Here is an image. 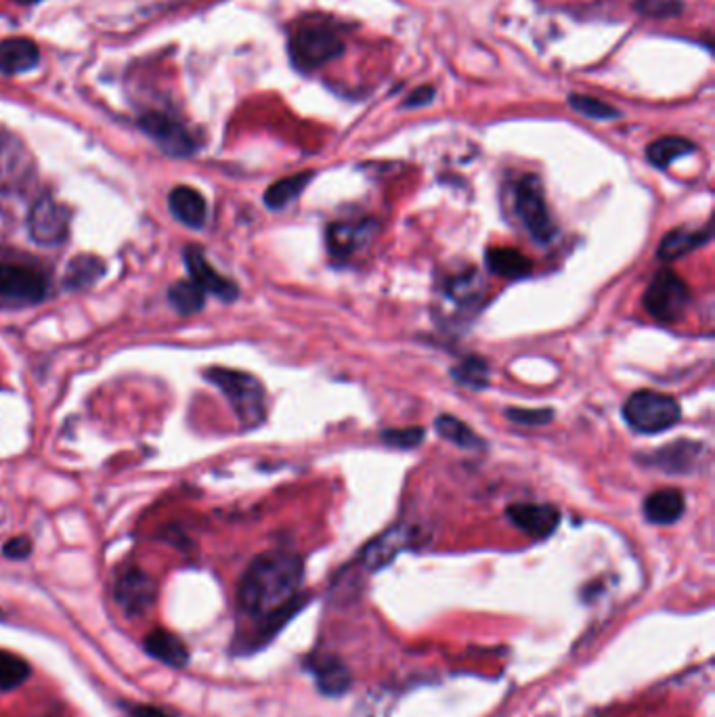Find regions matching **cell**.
I'll use <instances>...</instances> for the list:
<instances>
[{
    "mask_svg": "<svg viewBox=\"0 0 715 717\" xmlns=\"http://www.w3.org/2000/svg\"><path fill=\"white\" fill-rule=\"evenodd\" d=\"M451 376L455 382L464 384L472 390H483L489 386V365L483 357H466L458 365L451 367Z\"/></svg>",
    "mask_w": 715,
    "mask_h": 717,
    "instance_id": "f1b7e54d",
    "label": "cell"
},
{
    "mask_svg": "<svg viewBox=\"0 0 715 717\" xmlns=\"http://www.w3.org/2000/svg\"><path fill=\"white\" fill-rule=\"evenodd\" d=\"M305 564L292 552H265L256 556L246 569L237 600L242 611L254 619H286L290 606L296 602Z\"/></svg>",
    "mask_w": 715,
    "mask_h": 717,
    "instance_id": "6da1fadb",
    "label": "cell"
},
{
    "mask_svg": "<svg viewBox=\"0 0 715 717\" xmlns=\"http://www.w3.org/2000/svg\"><path fill=\"white\" fill-rule=\"evenodd\" d=\"M185 265H187V269L191 273V279L206 294H212V296L221 298L225 302H233L237 296H240V290H237V286L233 284V281L223 277L219 271H216L208 263L206 254L200 248H195V246L185 248Z\"/></svg>",
    "mask_w": 715,
    "mask_h": 717,
    "instance_id": "4fadbf2b",
    "label": "cell"
},
{
    "mask_svg": "<svg viewBox=\"0 0 715 717\" xmlns=\"http://www.w3.org/2000/svg\"><path fill=\"white\" fill-rule=\"evenodd\" d=\"M168 206L170 212L175 219L191 229H200L206 223L208 216V208H206V200L200 191H195L193 187H185L179 185L170 191L168 198Z\"/></svg>",
    "mask_w": 715,
    "mask_h": 717,
    "instance_id": "ac0fdd59",
    "label": "cell"
},
{
    "mask_svg": "<svg viewBox=\"0 0 715 717\" xmlns=\"http://www.w3.org/2000/svg\"><path fill=\"white\" fill-rule=\"evenodd\" d=\"M506 418L520 426H546L554 420V411L548 407L541 409H523V407H508Z\"/></svg>",
    "mask_w": 715,
    "mask_h": 717,
    "instance_id": "836d02e7",
    "label": "cell"
},
{
    "mask_svg": "<svg viewBox=\"0 0 715 717\" xmlns=\"http://www.w3.org/2000/svg\"><path fill=\"white\" fill-rule=\"evenodd\" d=\"M15 3H19V5H34V3H40V0H15Z\"/></svg>",
    "mask_w": 715,
    "mask_h": 717,
    "instance_id": "74e56055",
    "label": "cell"
},
{
    "mask_svg": "<svg viewBox=\"0 0 715 717\" xmlns=\"http://www.w3.org/2000/svg\"><path fill=\"white\" fill-rule=\"evenodd\" d=\"M642 508H644V516L648 523L667 527V525L678 523V520L682 518L684 508H686V499H684V493L678 489H659L644 499Z\"/></svg>",
    "mask_w": 715,
    "mask_h": 717,
    "instance_id": "2e32d148",
    "label": "cell"
},
{
    "mask_svg": "<svg viewBox=\"0 0 715 717\" xmlns=\"http://www.w3.org/2000/svg\"><path fill=\"white\" fill-rule=\"evenodd\" d=\"M139 126L166 151V154L177 158H185L193 154L195 145L187 130L183 128V124H179L175 118L154 112V114H145L139 120Z\"/></svg>",
    "mask_w": 715,
    "mask_h": 717,
    "instance_id": "8fae6325",
    "label": "cell"
},
{
    "mask_svg": "<svg viewBox=\"0 0 715 717\" xmlns=\"http://www.w3.org/2000/svg\"><path fill=\"white\" fill-rule=\"evenodd\" d=\"M435 95H437L435 86H430V84L418 86V89L403 101V107H405V110H409V107H424V105L432 103V99H435Z\"/></svg>",
    "mask_w": 715,
    "mask_h": 717,
    "instance_id": "d590c367",
    "label": "cell"
},
{
    "mask_svg": "<svg viewBox=\"0 0 715 717\" xmlns=\"http://www.w3.org/2000/svg\"><path fill=\"white\" fill-rule=\"evenodd\" d=\"M688 302V286L674 271H659L642 296L644 311L659 323H674L682 319Z\"/></svg>",
    "mask_w": 715,
    "mask_h": 717,
    "instance_id": "8992f818",
    "label": "cell"
},
{
    "mask_svg": "<svg viewBox=\"0 0 715 717\" xmlns=\"http://www.w3.org/2000/svg\"><path fill=\"white\" fill-rule=\"evenodd\" d=\"M103 273H105V265L101 258L91 254H80L72 260L68 269H65L63 286L74 292L89 290L103 277Z\"/></svg>",
    "mask_w": 715,
    "mask_h": 717,
    "instance_id": "7402d4cb",
    "label": "cell"
},
{
    "mask_svg": "<svg viewBox=\"0 0 715 717\" xmlns=\"http://www.w3.org/2000/svg\"><path fill=\"white\" fill-rule=\"evenodd\" d=\"M426 437L424 428L420 426H409V428H397V430H384L380 434V439L384 441V445L388 447H397V449H414L418 447Z\"/></svg>",
    "mask_w": 715,
    "mask_h": 717,
    "instance_id": "d6a6232c",
    "label": "cell"
},
{
    "mask_svg": "<svg viewBox=\"0 0 715 717\" xmlns=\"http://www.w3.org/2000/svg\"><path fill=\"white\" fill-rule=\"evenodd\" d=\"M435 428L439 432V437L458 445L462 449H481L483 447V439L476 434L468 424H464L462 420L453 418V416H439L435 420Z\"/></svg>",
    "mask_w": 715,
    "mask_h": 717,
    "instance_id": "484cf974",
    "label": "cell"
},
{
    "mask_svg": "<svg viewBox=\"0 0 715 717\" xmlns=\"http://www.w3.org/2000/svg\"><path fill=\"white\" fill-rule=\"evenodd\" d=\"M30 676H32V669H30L28 661L0 650V690L3 692L15 690L24 684Z\"/></svg>",
    "mask_w": 715,
    "mask_h": 717,
    "instance_id": "f546056e",
    "label": "cell"
},
{
    "mask_svg": "<svg viewBox=\"0 0 715 717\" xmlns=\"http://www.w3.org/2000/svg\"><path fill=\"white\" fill-rule=\"evenodd\" d=\"M483 290H485L483 279L474 269L455 275V277H449L445 281V296L451 302L458 304V307H464V309L474 307V304H479V300L483 296Z\"/></svg>",
    "mask_w": 715,
    "mask_h": 717,
    "instance_id": "d4e9b609",
    "label": "cell"
},
{
    "mask_svg": "<svg viewBox=\"0 0 715 717\" xmlns=\"http://www.w3.org/2000/svg\"><path fill=\"white\" fill-rule=\"evenodd\" d=\"M45 294L47 279L38 269L24 263H0V296L19 304H34Z\"/></svg>",
    "mask_w": 715,
    "mask_h": 717,
    "instance_id": "52a82bcc",
    "label": "cell"
},
{
    "mask_svg": "<svg viewBox=\"0 0 715 717\" xmlns=\"http://www.w3.org/2000/svg\"><path fill=\"white\" fill-rule=\"evenodd\" d=\"M376 233V219H363L357 223H332L328 231H325V242H328V252L336 263H344V260H349L351 256L370 246Z\"/></svg>",
    "mask_w": 715,
    "mask_h": 717,
    "instance_id": "ba28073f",
    "label": "cell"
},
{
    "mask_svg": "<svg viewBox=\"0 0 715 717\" xmlns=\"http://www.w3.org/2000/svg\"><path fill=\"white\" fill-rule=\"evenodd\" d=\"M130 717H175V715L156 705H135L130 707Z\"/></svg>",
    "mask_w": 715,
    "mask_h": 717,
    "instance_id": "8d00e7d4",
    "label": "cell"
},
{
    "mask_svg": "<svg viewBox=\"0 0 715 717\" xmlns=\"http://www.w3.org/2000/svg\"><path fill=\"white\" fill-rule=\"evenodd\" d=\"M506 516L516 529L533 539L550 537L560 525V512L550 504H512Z\"/></svg>",
    "mask_w": 715,
    "mask_h": 717,
    "instance_id": "7c38bea8",
    "label": "cell"
},
{
    "mask_svg": "<svg viewBox=\"0 0 715 717\" xmlns=\"http://www.w3.org/2000/svg\"><path fill=\"white\" fill-rule=\"evenodd\" d=\"M485 263L493 275L504 279H523L533 271L531 260L514 248H489Z\"/></svg>",
    "mask_w": 715,
    "mask_h": 717,
    "instance_id": "44dd1931",
    "label": "cell"
},
{
    "mask_svg": "<svg viewBox=\"0 0 715 717\" xmlns=\"http://www.w3.org/2000/svg\"><path fill=\"white\" fill-rule=\"evenodd\" d=\"M414 539H416V531L411 527H403V525L393 527L384 535H380L374 543H370V546H367V550L363 554L365 564L370 569L384 567V564L393 560L401 550L411 546V541Z\"/></svg>",
    "mask_w": 715,
    "mask_h": 717,
    "instance_id": "e0dca14e",
    "label": "cell"
},
{
    "mask_svg": "<svg viewBox=\"0 0 715 717\" xmlns=\"http://www.w3.org/2000/svg\"><path fill=\"white\" fill-rule=\"evenodd\" d=\"M313 177L315 175L311 170H305V172H298V175L275 181L265 191V206L269 210H284L286 206H290L294 200L300 198V193L307 189V185L313 181Z\"/></svg>",
    "mask_w": 715,
    "mask_h": 717,
    "instance_id": "cb8c5ba5",
    "label": "cell"
},
{
    "mask_svg": "<svg viewBox=\"0 0 715 717\" xmlns=\"http://www.w3.org/2000/svg\"><path fill=\"white\" fill-rule=\"evenodd\" d=\"M711 227L705 229H686V227H678L674 231H669L659 244L657 256L661 260H678L690 252H695L697 248L705 246L711 239Z\"/></svg>",
    "mask_w": 715,
    "mask_h": 717,
    "instance_id": "ffe728a7",
    "label": "cell"
},
{
    "mask_svg": "<svg viewBox=\"0 0 715 717\" xmlns=\"http://www.w3.org/2000/svg\"><path fill=\"white\" fill-rule=\"evenodd\" d=\"M703 451V445L697 441H674L671 445L650 453L646 462L667 474H686L697 470Z\"/></svg>",
    "mask_w": 715,
    "mask_h": 717,
    "instance_id": "5bb4252c",
    "label": "cell"
},
{
    "mask_svg": "<svg viewBox=\"0 0 715 717\" xmlns=\"http://www.w3.org/2000/svg\"><path fill=\"white\" fill-rule=\"evenodd\" d=\"M5 556L7 558H13V560H24L32 554V541L28 537H13L5 543Z\"/></svg>",
    "mask_w": 715,
    "mask_h": 717,
    "instance_id": "e575fe53",
    "label": "cell"
},
{
    "mask_svg": "<svg viewBox=\"0 0 715 717\" xmlns=\"http://www.w3.org/2000/svg\"><path fill=\"white\" fill-rule=\"evenodd\" d=\"M569 105L573 110L585 118L590 120H617L621 116V112L617 110L615 105L606 103L598 97H590V95H577L571 93L569 95Z\"/></svg>",
    "mask_w": 715,
    "mask_h": 717,
    "instance_id": "4dcf8cb0",
    "label": "cell"
},
{
    "mask_svg": "<svg viewBox=\"0 0 715 717\" xmlns=\"http://www.w3.org/2000/svg\"><path fill=\"white\" fill-rule=\"evenodd\" d=\"M317 673V684L325 694H342L351 684V673L342 665L338 659H323L319 665H315Z\"/></svg>",
    "mask_w": 715,
    "mask_h": 717,
    "instance_id": "83f0119b",
    "label": "cell"
},
{
    "mask_svg": "<svg viewBox=\"0 0 715 717\" xmlns=\"http://www.w3.org/2000/svg\"><path fill=\"white\" fill-rule=\"evenodd\" d=\"M0 619H3V611H0Z\"/></svg>",
    "mask_w": 715,
    "mask_h": 717,
    "instance_id": "f35d334b",
    "label": "cell"
},
{
    "mask_svg": "<svg viewBox=\"0 0 715 717\" xmlns=\"http://www.w3.org/2000/svg\"><path fill=\"white\" fill-rule=\"evenodd\" d=\"M145 650L151 657L172 669H183L189 663V650H187L185 642L162 627L147 634Z\"/></svg>",
    "mask_w": 715,
    "mask_h": 717,
    "instance_id": "d6986e66",
    "label": "cell"
},
{
    "mask_svg": "<svg viewBox=\"0 0 715 717\" xmlns=\"http://www.w3.org/2000/svg\"><path fill=\"white\" fill-rule=\"evenodd\" d=\"M288 53L294 68L300 72H313L323 68L344 55V42L332 30L321 28H302L290 36Z\"/></svg>",
    "mask_w": 715,
    "mask_h": 717,
    "instance_id": "5b68a950",
    "label": "cell"
},
{
    "mask_svg": "<svg viewBox=\"0 0 715 717\" xmlns=\"http://www.w3.org/2000/svg\"><path fill=\"white\" fill-rule=\"evenodd\" d=\"M623 418L636 432L659 434L680 422L682 409L674 397L657 393V390H638L625 401Z\"/></svg>",
    "mask_w": 715,
    "mask_h": 717,
    "instance_id": "277c9868",
    "label": "cell"
},
{
    "mask_svg": "<svg viewBox=\"0 0 715 717\" xmlns=\"http://www.w3.org/2000/svg\"><path fill=\"white\" fill-rule=\"evenodd\" d=\"M204 376L225 395L235 418L240 420L244 428H256L265 422V388L258 382V378L227 367H210Z\"/></svg>",
    "mask_w": 715,
    "mask_h": 717,
    "instance_id": "7a4b0ae2",
    "label": "cell"
},
{
    "mask_svg": "<svg viewBox=\"0 0 715 717\" xmlns=\"http://www.w3.org/2000/svg\"><path fill=\"white\" fill-rule=\"evenodd\" d=\"M634 9L644 17L674 19L682 15L684 3L682 0H636Z\"/></svg>",
    "mask_w": 715,
    "mask_h": 717,
    "instance_id": "1f68e13d",
    "label": "cell"
},
{
    "mask_svg": "<svg viewBox=\"0 0 715 717\" xmlns=\"http://www.w3.org/2000/svg\"><path fill=\"white\" fill-rule=\"evenodd\" d=\"M512 210L518 223L537 244H550L556 235V225L548 210L546 193L535 175L518 177L512 185Z\"/></svg>",
    "mask_w": 715,
    "mask_h": 717,
    "instance_id": "3957f363",
    "label": "cell"
},
{
    "mask_svg": "<svg viewBox=\"0 0 715 717\" xmlns=\"http://www.w3.org/2000/svg\"><path fill=\"white\" fill-rule=\"evenodd\" d=\"M697 151V145L684 137H661L646 147V160L659 170L669 168L676 160L690 156Z\"/></svg>",
    "mask_w": 715,
    "mask_h": 717,
    "instance_id": "603a6c76",
    "label": "cell"
},
{
    "mask_svg": "<svg viewBox=\"0 0 715 717\" xmlns=\"http://www.w3.org/2000/svg\"><path fill=\"white\" fill-rule=\"evenodd\" d=\"M40 61V49L30 38H5L0 40V72L7 76L26 74L34 70Z\"/></svg>",
    "mask_w": 715,
    "mask_h": 717,
    "instance_id": "9a60e30c",
    "label": "cell"
},
{
    "mask_svg": "<svg viewBox=\"0 0 715 717\" xmlns=\"http://www.w3.org/2000/svg\"><path fill=\"white\" fill-rule=\"evenodd\" d=\"M168 298L172 302V307H175L181 315L200 313L206 304V292L195 284L193 279L189 281L183 279L177 281V284H172L168 290Z\"/></svg>",
    "mask_w": 715,
    "mask_h": 717,
    "instance_id": "4316f807",
    "label": "cell"
},
{
    "mask_svg": "<svg viewBox=\"0 0 715 717\" xmlns=\"http://www.w3.org/2000/svg\"><path fill=\"white\" fill-rule=\"evenodd\" d=\"M156 581L141 569H128L116 583V602L130 619L143 617L156 602Z\"/></svg>",
    "mask_w": 715,
    "mask_h": 717,
    "instance_id": "30bf717a",
    "label": "cell"
},
{
    "mask_svg": "<svg viewBox=\"0 0 715 717\" xmlns=\"http://www.w3.org/2000/svg\"><path fill=\"white\" fill-rule=\"evenodd\" d=\"M28 231L34 242L57 246L70 233V210L51 198L40 200L28 216Z\"/></svg>",
    "mask_w": 715,
    "mask_h": 717,
    "instance_id": "9c48e42d",
    "label": "cell"
}]
</instances>
